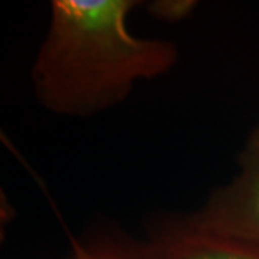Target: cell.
Masks as SVG:
<instances>
[{"label": "cell", "mask_w": 259, "mask_h": 259, "mask_svg": "<svg viewBox=\"0 0 259 259\" xmlns=\"http://www.w3.org/2000/svg\"><path fill=\"white\" fill-rule=\"evenodd\" d=\"M135 0H54L35 56L32 88L46 110L86 118L120 105L140 81L177 64L175 44L128 29Z\"/></svg>", "instance_id": "obj_1"}, {"label": "cell", "mask_w": 259, "mask_h": 259, "mask_svg": "<svg viewBox=\"0 0 259 259\" xmlns=\"http://www.w3.org/2000/svg\"><path fill=\"white\" fill-rule=\"evenodd\" d=\"M237 165L234 179L187 221L204 232L259 244V125L247 137Z\"/></svg>", "instance_id": "obj_2"}, {"label": "cell", "mask_w": 259, "mask_h": 259, "mask_svg": "<svg viewBox=\"0 0 259 259\" xmlns=\"http://www.w3.org/2000/svg\"><path fill=\"white\" fill-rule=\"evenodd\" d=\"M148 259H259V244L204 232L185 219L145 244Z\"/></svg>", "instance_id": "obj_3"}, {"label": "cell", "mask_w": 259, "mask_h": 259, "mask_svg": "<svg viewBox=\"0 0 259 259\" xmlns=\"http://www.w3.org/2000/svg\"><path fill=\"white\" fill-rule=\"evenodd\" d=\"M72 259H148L145 246L98 244L76 246Z\"/></svg>", "instance_id": "obj_4"}, {"label": "cell", "mask_w": 259, "mask_h": 259, "mask_svg": "<svg viewBox=\"0 0 259 259\" xmlns=\"http://www.w3.org/2000/svg\"><path fill=\"white\" fill-rule=\"evenodd\" d=\"M199 2L195 0H155L150 2L147 10L160 22L177 24L192 15Z\"/></svg>", "instance_id": "obj_5"}]
</instances>
